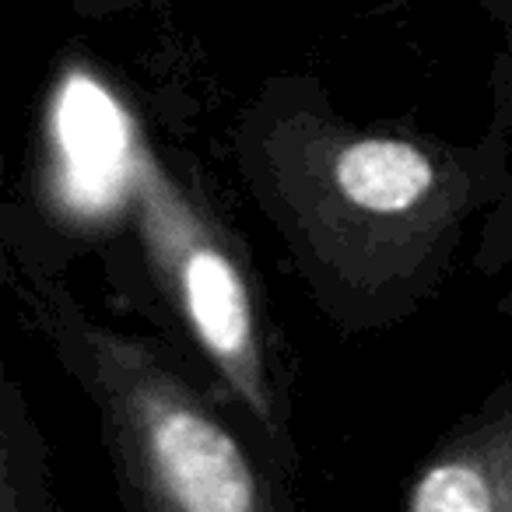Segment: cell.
Listing matches in <instances>:
<instances>
[{"instance_id":"cell-3","label":"cell","mask_w":512,"mask_h":512,"mask_svg":"<svg viewBox=\"0 0 512 512\" xmlns=\"http://www.w3.org/2000/svg\"><path fill=\"white\" fill-rule=\"evenodd\" d=\"M141 130L120 95L88 67L60 71L46 109V186L60 214L102 225L134 197Z\"/></svg>"},{"instance_id":"cell-1","label":"cell","mask_w":512,"mask_h":512,"mask_svg":"<svg viewBox=\"0 0 512 512\" xmlns=\"http://www.w3.org/2000/svg\"><path fill=\"white\" fill-rule=\"evenodd\" d=\"M92 365L144 502L176 512L264 509L260 477L235 435L148 344L92 334Z\"/></svg>"},{"instance_id":"cell-2","label":"cell","mask_w":512,"mask_h":512,"mask_svg":"<svg viewBox=\"0 0 512 512\" xmlns=\"http://www.w3.org/2000/svg\"><path fill=\"white\" fill-rule=\"evenodd\" d=\"M130 204L162 292L242 404L271 425V390L253 295L214 221L186 197L148 148L141 155Z\"/></svg>"},{"instance_id":"cell-4","label":"cell","mask_w":512,"mask_h":512,"mask_svg":"<svg viewBox=\"0 0 512 512\" xmlns=\"http://www.w3.org/2000/svg\"><path fill=\"white\" fill-rule=\"evenodd\" d=\"M288 190L334 193L337 204L362 214H404L432 190V162L418 148L386 137H351L334 148H320V137L306 144L288 165Z\"/></svg>"},{"instance_id":"cell-5","label":"cell","mask_w":512,"mask_h":512,"mask_svg":"<svg viewBox=\"0 0 512 512\" xmlns=\"http://www.w3.org/2000/svg\"><path fill=\"white\" fill-rule=\"evenodd\" d=\"M18 505H22V495H18L15 463H11V446H8V435H4V421H0V512L18 509Z\"/></svg>"}]
</instances>
